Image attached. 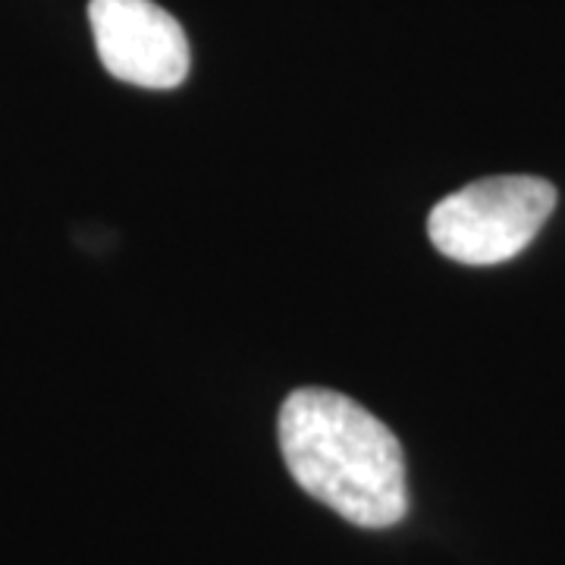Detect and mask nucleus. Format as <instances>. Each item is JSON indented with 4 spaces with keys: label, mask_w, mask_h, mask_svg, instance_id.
<instances>
[{
    "label": "nucleus",
    "mask_w": 565,
    "mask_h": 565,
    "mask_svg": "<svg viewBox=\"0 0 565 565\" xmlns=\"http://www.w3.org/2000/svg\"><path fill=\"white\" fill-rule=\"evenodd\" d=\"M556 207V189L537 177H490L446 195L427 217L434 248L459 264L515 258Z\"/></svg>",
    "instance_id": "obj_2"
},
{
    "label": "nucleus",
    "mask_w": 565,
    "mask_h": 565,
    "mask_svg": "<svg viewBox=\"0 0 565 565\" xmlns=\"http://www.w3.org/2000/svg\"><path fill=\"white\" fill-rule=\"evenodd\" d=\"M88 22L104 70L139 88H177L192 66L182 25L151 0H92Z\"/></svg>",
    "instance_id": "obj_3"
},
{
    "label": "nucleus",
    "mask_w": 565,
    "mask_h": 565,
    "mask_svg": "<svg viewBox=\"0 0 565 565\" xmlns=\"http://www.w3.org/2000/svg\"><path fill=\"white\" fill-rule=\"evenodd\" d=\"M277 434L282 462L308 497L359 527L403 522V446L367 408L343 393L302 386L282 403Z\"/></svg>",
    "instance_id": "obj_1"
}]
</instances>
